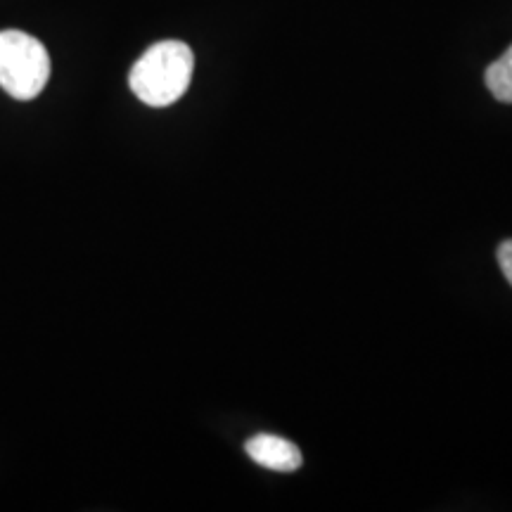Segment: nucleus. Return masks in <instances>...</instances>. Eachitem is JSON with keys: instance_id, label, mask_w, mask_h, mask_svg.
<instances>
[{"instance_id": "obj_1", "label": "nucleus", "mask_w": 512, "mask_h": 512, "mask_svg": "<svg viewBox=\"0 0 512 512\" xmlns=\"http://www.w3.org/2000/svg\"><path fill=\"white\" fill-rule=\"evenodd\" d=\"M195 55L183 41H162L147 48L128 74V86L140 102L169 107L188 91Z\"/></svg>"}, {"instance_id": "obj_2", "label": "nucleus", "mask_w": 512, "mask_h": 512, "mask_svg": "<svg viewBox=\"0 0 512 512\" xmlns=\"http://www.w3.org/2000/svg\"><path fill=\"white\" fill-rule=\"evenodd\" d=\"M50 79L46 46L24 31H0V88L15 100H34Z\"/></svg>"}, {"instance_id": "obj_3", "label": "nucleus", "mask_w": 512, "mask_h": 512, "mask_svg": "<svg viewBox=\"0 0 512 512\" xmlns=\"http://www.w3.org/2000/svg\"><path fill=\"white\" fill-rule=\"evenodd\" d=\"M247 456L256 465L275 472H294L302 467V451L278 434H256L245 444Z\"/></svg>"}, {"instance_id": "obj_4", "label": "nucleus", "mask_w": 512, "mask_h": 512, "mask_svg": "<svg viewBox=\"0 0 512 512\" xmlns=\"http://www.w3.org/2000/svg\"><path fill=\"white\" fill-rule=\"evenodd\" d=\"M484 81L498 102L512 105V46L496 62L489 64Z\"/></svg>"}, {"instance_id": "obj_5", "label": "nucleus", "mask_w": 512, "mask_h": 512, "mask_svg": "<svg viewBox=\"0 0 512 512\" xmlns=\"http://www.w3.org/2000/svg\"><path fill=\"white\" fill-rule=\"evenodd\" d=\"M498 264H501L505 280L512 285V240H505L498 245Z\"/></svg>"}]
</instances>
